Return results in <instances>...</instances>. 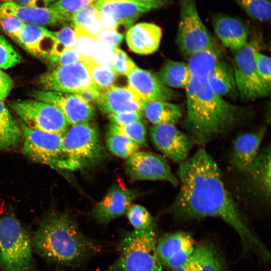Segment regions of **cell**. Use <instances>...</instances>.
<instances>
[{
	"instance_id": "obj_1",
	"label": "cell",
	"mask_w": 271,
	"mask_h": 271,
	"mask_svg": "<svg viewBox=\"0 0 271 271\" xmlns=\"http://www.w3.org/2000/svg\"><path fill=\"white\" fill-rule=\"evenodd\" d=\"M179 193L166 212L178 221L207 217L221 219L236 232L244 254L255 255L264 262L270 259L266 246L239 208L212 156L201 148L179 165Z\"/></svg>"
},
{
	"instance_id": "obj_2",
	"label": "cell",
	"mask_w": 271,
	"mask_h": 271,
	"mask_svg": "<svg viewBox=\"0 0 271 271\" xmlns=\"http://www.w3.org/2000/svg\"><path fill=\"white\" fill-rule=\"evenodd\" d=\"M185 89L187 112L183 125L197 144L204 145L215 140L243 120V108L216 94L207 78L191 76Z\"/></svg>"
},
{
	"instance_id": "obj_3",
	"label": "cell",
	"mask_w": 271,
	"mask_h": 271,
	"mask_svg": "<svg viewBox=\"0 0 271 271\" xmlns=\"http://www.w3.org/2000/svg\"><path fill=\"white\" fill-rule=\"evenodd\" d=\"M33 248L50 261L70 266L82 265L101 250L66 212H52L41 221L31 237Z\"/></svg>"
},
{
	"instance_id": "obj_4",
	"label": "cell",
	"mask_w": 271,
	"mask_h": 271,
	"mask_svg": "<svg viewBox=\"0 0 271 271\" xmlns=\"http://www.w3.org/2000/svg\"><path fill=\"white\" fill-rule=\"evenodd\" d=\"M156 223L142 230L124 231L117 245L118 257L104 271H162L156 253Z\"/></svg>"
},
{
	"instance_id": "obj_5",
	"label": "cell",
	"mask_w": 271,
	"mask_h": 271,
	"mask_svg": "<svg viewBox=\"0 0 271 271\" xmlns=\"http://www.w3.org/2000/svg\"><path fill=\"white\" fill-rule=\"evenodd\" d=\"M61 169L84 170L100 165L107 153L96 128L89 122L70 125L63 134Z\"/></svg>"
},
{
	"instance_id": "obj_6",
	"label": "cell",
	"mask_w": 271,
	"mask_h": 271,
	"mask_svg": "<svg viewBox=\"0 0 271 271\" xmlns=\"http://www.w3.org/2000/svg\"><path fill=\"white\" fill-rule=\"evenodd\" d=\"M31 237L14 215L0 218L1 267L3 271H32Z\"/></svg>"
},
{
	"instance_id": "obj_7",
	"label": "cell",
	"mask_w": 271,
	"mask_h": 271,
	"mask_svg": "<svg viewBox=\"0 0 271 271\" xmlns=\"http://www.w3.org/2000/svg\"><path fill=\"white\" fill-rule=\"evenodd\" d=\"M180 8L176 43L187 59L198 51L217 45L198 14L195 0H180Z\"/></svg>"
},
{
	"instance_id": "obj_8",
	"label": "cell",
	"mask_w": 271,
	"mask_h": 271,
	"mask_svg": "<svg viewBox=\"0 0 271 271\" xmlns=\"http://www.w3.org/2000/svg\"><path fill=\"white\" fill-rule=\"evenodd\" d=\"M258 40L254 38L235 51L233 69L238 94L245 100L268 96L270 85L260 77L255 64L254 54L259 50Z\"/></svg>"
},
{
	"instance_id": "obj_9",
	"label": "cell",
	"mask_w": 271,
	"mask_h": 271,
	"mask_svg": "<svg viewBox=\"0 0 271 271\" xmlns=\"http://www.w3.org/2000/svg\"><path fill=\"white\" fill-rule=\"evenodd\" d=\"M11 109L29 127L63 134L69 124L56 106L37 99L18 100L9 103Z\"/></svg>"
},
{
	"instance_id": "obj_10",
	"label": "cell",
	"mask_w": 271,
	"mask_h": 271,
	"mask_svg": "<svg viewBox=\"0 0 271 271\" xmlns=\"http://www.w3.org/2000/svg\"><path fill=\"white\" fill-rule=\"evenodd\" d=\"M23 153L31 160L61 169L63 134L34 129L23 122L20 125Z\"/></svg>"
},
{
	"instance_id": "obj_11",
	"label": "cell",
	"mask_w": 271,
	"mask_h": 271,
	"mask_svg": "<svg viewBox=\"0 0 271 271\" xmlns=\"http://www.w3.org/2000/svg\"><path fill=\"white\" fill-rule=\"evenodd\" d=\"M39 83L43 90L64 93L75 94L87 88L99 90L94 83L88 67L83 61L56 67L41 75Z\"/></svg>"
},
{
	"instance_id": "obj_12",
	"label": "cell",
	"mask_w": 271,
	"mask_h": 271,
	"mask_svg": "<svg viewBox=\"0 0 271 271\" xmlns=\"http://www.w3.org/2000/svg\"><path fill=\"white\" fill-rule=\"evenodd\" d=\"M124 170L133 181L158 180L167 182L174 186L179 184L167 161L159 154L139 151L127 159Z\"/></svg>"
},
{
	"instance_id": "obj_13",
	"label": "cell",
	"mask_w": 271,
	"mask_h": 271,
	"mask_svg": "<svg viewBox=\"0 0 271 271\" xmlns=\"http://www.w3.org/2000/svg\"><path fill=\"white\" fill-rule=\"evenodd\" d=\"M150 136L155 147L175 163L181 164L188 158L190 151L197 144L194 138L175 125H153Z\"/></svg>"
},
{
	"instance_id": "obj_14",
	"label": "cell",
	"mask_w": 271,
	"mask_h": 271,
	"mask_svg": "<svg viewBox=\"0 0 271 271\" xmlns=\"http://www.w3.org/2000/svg\"><path fill=\"white\" fill-rule=\"evenodd\" d=\"M104 29L116 30L122 25L130 28L144 13L157 9L134 0H96Z\"/></svg>"
},
{
	"instance_id": "obj_15",
	"label": "cell",
	"mask_w": 271,
	"mask_h": 271,
	"mask_svg": "<svg viewBox=\"0 0 271 271\" xmlns=\"http://www.w3.org/2000/svg\"><path fill=\"white\" fill-rule=\"evenodd\" d=\"M195 245L190 232L178 231L166 233L158 239L157 255L162 266L172 270L181 266L190 257Z\"/></svg>"
},
{
	"instance_id": "obj_16",
	"label": "cell",
	"mask_w": 271,
	"mask_h": 271,
	"mask_svg": "<svg viewBox=\"0 0 271 271\" xmlns=\"http://www.w3.org/2000/svg\"><path fill=\"white\" fill-rule=\"evenodd\" d=\"M31 95L57 107L69 125L89 122L95 114L93 106L75 94L42 90L34 91Z\"/></svg>"
},
{
	"instance_id": "obj_17",
	"label": "cell",
	"mask_w": 271,
	"mask_h": 271,
	"mask_svg": "<svg viewBox=\"0 0 271 271\" xmlns=\"http://www.w3.org/2000/svg\"><path fill=\"white\" fill-rule=\"evenodd\" d=\"M244 185L248 192L259 201L270 205V147L259 150L250 165L243 172Z\"/></svg>"
},
{
	"instance_id": "obj_18",
	"label": "cell",
	"mask_w": 271,
	"mask_h": 271,
	"mask_svg": "<svg viewBox=\"0 0 271 271\" xmlns=\"http://www.w3.org/2000/svg\"><path fill=\"white\" fill-rule=\"evenodd\" d=\"M138 196V192L134 189L113 184L103 198L93 207L91 215L99 223L106 225L126 213Z\"/></svg>"
},
{
	"instance_id": "obj_19",
	"label": "cell",
	"mask_w": 271,
	"mask_h": 271,
	"mask_svg": "<svg viewBox=\"0 0 271 271\" xmlns=\"http://www.w3.org/2000/svg\"><path fill=\"white\" fill-rule=\"evenodd\" d=\"M0 12L15 17L25 24L55 26L71 21L72 15L49 8H33L7 2L0 6Z\"/></svg>"
},
{
	"instance_id": "obj_20",
	"label": "cell",
	"mask_w": 271,
	"mask_h": 271,
	"mask_svg": "<svg viewBox=\"0 0 271 271\" xmlns=\"http://www.w3.org/2000/svg\"><path fill=\"white\" fill-rule=\"evenodd\" d=\"M128 86L144 101H168L176 96L170 88L164 85L158 76L138 67L127 75Z\"/></svg>"
},
{
	"instance_id": "obj_21",
	"label": "cell",
	"mask_w": 271,
	"mask_h": 271,
	"mask_svg": "<svg viewBox=\"0 0 271 271\" xmlns=\"http://www.w3.org/2000/svg\"><path fill=\"white\" fill-rule=\"evenodd\" d=\"M171 271H228L226 259L219 247L211 240L196 243L190 257Z\"/></svg>"
},
{
	"instance_id": "obj_22",
	"label": "cell",
	"mask_w": 271,
	"mask_h": 271,
	"mask_svg": "<svg viewBox=\"0 0 271 271\" xmlns=\"http://www.w3.org/2000/svg\"><path fill=\"white\" fill-rule=\"evenodd\" d=\"M265 132L266 127H262L257 130L243 133L236 137L230 159L231 167L236 172H243L254 161Z\"/></svg>"
},
{
	"instance_id": "obj_23",
	"label": "cell",
	"mask_w": 271,
	"mask_h": 271,
	"mask_svg": "<svg viewBox=\"0 0 271 271\" xmlns=\"http://www.w3.org/2000/svg\"><path fill=\"white\" fill-rule=\"evenodd\" d=\"M144 101L128 87L112 86L101 92L97 102L108 114L123 111H141Z\"/></svg>"
},
{
	"instance_id": "obj_24",
	"label": "cell",
	"mask_w": 271,
	"mask_h": 271,
	"mask_svg": "<svg viewBox=\"0 0 271 271\" xmlns=\"http://www.w3.org/2000/svg\"><path fill=\"white\" fill-rule=\"evenodd\" d=\"M215 32L222 44L230 50L236 51L247 42L248 26L238 19L224 15H217L212 19Z\"/></svg>"
},
{
	"instance_id": "obj_25",
	"label": "cell",
	"mask_w": 271,
	"mask_h": 271,
	"mask_svg": "<svg viewBox=\"0 0 271 271\" xmlns=\"http://www.w3.org/2000/svg\"><path fill=\"white\" fill-rule=\"evenodd\" d=\"M18 43L33 55L48 58L55 43L54 32L43 26L25 24Z\"/></svg>"
},
{
	"instance_id": "obj_26",
	"label": "cell",
	"mask_w": 271,
	"mask_h": 271,
	"mask_svg": "<svg viewBox=\"0 0 271 271\" xmlns=\"http://www.w3.org/2000/svg\"><path fill=\"white\" fill-rule=\"evenodd\" d=\"M162 35V30L158 26L152 23H141L129 28L126 40L132 52L149 54L158 49Z\"/></svg>"
},
{
	"instance_id": "obj_27",
	"label": "cell",
	"mask_w": 271,
	"mask_h": 271,
	"mask_svg": "<svg viewBox=\"0 0 271 271\" xmlns=\"http://www.w3.org/2000/svg\"><path fill=\"white\" fill-rule=\"evenodd\" d=\"M141 112L153 125H175L182 116L181 106L167 101H144Z\"/></svg>"
},
{
	"instance_id": "obj_28",
	"label": "cell",
	"mask_w": 271,
	"mask_h": 271,
	"mask_svg": "<svg viewBox=\"0 0 271 271\" xmlns=\"http://www.w3.org/2000/svg\"><path fill=\"white\" fill-rule=\"evenodd\" d=\"M207 82L211 89L221 96L238 94L232 66L224 61H219L209 73Z\"/></svg>"
},
{
	"instance_id": "obj_29",
	"label": "cell",
	"mask_w": 271,
	"mask_h": 271,
	"mask_svg": "<svg viewBox=\"0 0 271 271\" xmlns=\"http://www.w3.org/2000/svg\"><path fill=\"white\" fill-rule=\"evenodd\" d=\"M218 45L208 48L192 55L187 63L191 76L207 78L215 65L219 61L220 53Z\"/></svg>"
},
{
	"instance_id": "obj_30",
	"label": "cell",
	"mask_w": 271,
	"mask_h": 271,
	"mask_svg": "<svg viewBox=\"0 0 271 271\" xmlns=\"http://www.w3.org/2000/svg\"><path fill=\"white\" fill-rule=\"evenodd\" d=\"M158 77L169 88H185L190 81L191 74L187 63L170 60L162 66Z\"/></svg>"
},
{
	"instance_id": "obj_31",
	"label": "cell",
	"mask_w": 271,
	"mask_h": 271,
	"mask_svg": "<svg viewBox=\"0 0 271 271\" xmlns=\"http://www.w3.org/2000/svg\"><path fill=\"white\" fill-rule=\"evenodd\" d=\"M22 138L20 126L4 102L0 101V150L16 146Z\"/></svg>"
},
{
	"instance_id": "obj_32",
	"label": "cell",
	"mask_w": 271,
	"mask_h": 271,
	"mask_svg": "<svg viewBox=\"0 0 271 271\" xmlns=\"http://www.w3.org/2000/svg\"><path fill=\"white\" fill-rule=\"evenodd\" d=\"M71 22L74 27H82L96 38L104 30L100 14L95 3L74 13Z\"/></svg>"
},
{
	"instance_id": "obj_33",
	"label": "cell",
	"mask_w": 271,
	"mask_h": 271,
	"mask_svg": "<svg viewBox=\"0 0 271 271\" xmlns=\"http://www.w3.org/2000/svg\"><path fill=\"white\" fill-rule=\"evenodd\" d=\"M106 148L112 155L122 159H128L140 151V146L126 136L115 130L109 125Z\"/></svg>"
},
{
	"instance_id": "obj_34",
	"label": "cell",
	"mask_w": 271,
	"mask_h": 271,
	"mask_svg": "<svg viewBox=\"0 0 271 271\" xmlns=\"http://www.w3.org/2000/svg\"><path fill=\"white\" fill-rule=\"evenodd\" d=\"M84 62L88 67L94 83L100 91L105 90L113 86L117 74L111 68L101 66L97 63L94 59Z\"/></svg>"
},
{
	"instance_id": "obj_35",
	"label": "cell",
	"mask_w": 271,
	"mask_h": 271,
	"mask_svg": "<svg viewBox=\"0 0 271 271\" xmlns=\"http://www.w3.org/2000/svg\"><path fill=\"white\" fill-rule=\"evenodd\" d=\"M251 18L266 22L270 18V0H234Z\"/></svg>"
},
{
	"instance_id": "obj_36",
	"label": "cell",
	"mask_w": 271,
	"mask_h": 271,
	"mask_svg": "<svg viewBox=\"0 0 271 271\" xmlns=\"http://www.w3.org/2000/svg\"><path fill=\"white\" fill-rule=\"evenodd\" d=\"M74 31L75 36L74 47L79 52L82 61L94 59L93 55L97 43V38L81 27H74Z\"/></svg>"
},
{
	"instance_id": "obj_37",
	"label": "cell",
	"mask_w": 271,
	"mask_h": 271,
	"mask_svg": "<svg viewBox=\"0 0 271 271\" xmlns=\"http://www.w3.org/2000/svg\"><path fill=\"white\" fill-rule=\"evenodd\" d=\"M54 34L55 43L48 57L51 63L65 50L74 47L75 43L74 31L68 26L63 27L58 31L54 32Z\"/></svg>"
},
{
	"instance_id": "obj_38",
	"label": "cell",
	"mask_w": 271,
	"mask_h": 271,
	"mask_svg": "<svg viewBox=\"0 0 271 271\" xmlns=\"http://www.w3.org/2000/svg\"><path fill=\"white\" fill-rule=\"evenodd\" d=\"M126 216L134 230L146 229L156 223L155 219L144 206L131 205L126 212Z\"/></svg>"
},
{
	"instance_id": "obj_39",
	"label": "cell",
	"mask_w": 271,
	"mask_h": 271,
	"mask_svg": "<svg viewBox=\"0 0 271 271\" xmlns=\"http://www.w3.org/2000/svg\"><path fill=\"white\" fill-rule=\"evenodd\" d=\"M110 124L115 130L126 136L140 147H148L146 127L141 121L124 125H117L113 123Z\"/></svg>"
},
{
	"instance_id": "obj_40",
	"label": "cell",
	"mask_w": 271,
	"mask_h": 271,
	"mask_svg": "<svg viewBox=\"0 0 271 271\" xmlns=\"http://www.w3.org/2000/svg\"><path fill=\"white\" fill-rule=\"evenodd\" d=\"M21 61V57L13 46L0 33V69L13 67Z\"/></svg>"
},
{
	"instance_id": "obj_41",
	"label": "cell",
	"mask_w": 271,
	"mask_h": 271,
	"mask_svg": "<svg viewBox=\"0 0 271 271\" xmlns=\"http://www.w3.org/2000/svg\"><path fill=\"white\" fill-rule=\"evenodd\" d=\"M137 66L122 50L116 48L113 50L112 69L116 74L127 76Z\"/></svg>"
},
{
	"instance_id": "obj_42",
	"label": "cell",
	"mask_w": 271,
	"mask_h": 271,
	"mask_svg": "<svg viewBox=\"0 0 271 271\" xmlns=\"http://www.w3.org/2000/svg\"><path fill=\"white\" fill-rule=\"evenodd\" d=\"M25 24L15 17L0 12V29L17 42L21 30Z\"/></svg>"
},
{
	"instance_id": "obj_43",
	"label": "cell",
	"mask_w": 271,
	"mask_h": 271,
	"mask_svg": "<svg viewBox=\"0 0 271 271\" xmlns=\"http://www.w3.org/2000/svg\"><path fill=\"white\" fill-rule=\"evenodd\" d=\"M96 0H57L48 8L72 15Z\"/></svg>"
},
{
	"instance_id": "obj_44",
	"label": "cell",
	"mask_w": 271,
	"mask_h": 271,
	"mask_svg": "<svg viewBox=\"0 0 271 271\" xmlns=\"http://www.w3.org/2000/svg\"><path fill=\"white\" fill-rule=\"evenodd\" d=\"M254 59L260 77L270 85V58L257 50L254 54Z\"/></svg>"
},
{
	"instance_id": "obj_45",
	"label": "cell",
	"mask_w": 271,
	"mask_h": 271,
	"mask_svg": "<svg viewBox=\"0 0 271 271\" xmlns=\"http://www.w3.org/2000/svg\"><path fill=\"white\" fill-rule=\"evenodd\" d=\"M113 50L114 49L108 46L97 43L94 52L93 58L100 65L111 68L113 56Z\"/></svg>"
},
{
	"instance_id": "obj_46",
	"label": "cell",
	"mask_w": 271,
	"mask_h": 271,
	"mask_svg": "<svg viewBox=\"0 0 271 271\" xmlns=\"http://www.w3.org/2000/svg\"><path fill=\"white\" fill-rule=\"evenodd\" d=\"M141 111H123L113 113L108 115V118L112 123L117 125H124L136 121H141Z\"/></svg>"
},
{
	"instance_id": "obj_47",
	"label": "cell",
	"mask_w": 271,
	"mask_h": 271,
	"mask_svg": "<svg viewBox=\"0 0 271 271\" xmlns=\"http://www.w3.org/2000/svg\"><path fill=\"white\" fill-rule=\"evenodd\" d=\"M123 35L116 30L104 29L98 36L97 43L108 46L114 49L121 43Z\"/></svg>"
},
{
	"instance_id": "obj_48",
	"label": "cell",
	"mask_w": 271,
	"mask_h": 271,
	"mask_svg": "<svg viewBox=\"0 0 271 271\" xmlns=\"http://www.w3.org/2000/svg\"><path fill=\"white\" fill-rule=\"evenodd\" d=\"M80 61H82V58L79 52L75 47H72L65 50L52 63L58 67L71 65Z\"/></svg>"
},
{
	"instance_id": "obj_49",
	"label": "cell",
	"mask_w": 271,
	"mask_h": 271,
	"mask_svg": "<svg viewBox=\"0 0 271 271\" xmlns=\"http://www.w3.org/2000/svg\"><path fill=\"white\" fill-rule=\"evenodd\" d=\"M14 82L11 77L0 69V101H4L11 91Z\"/></svg>"
},
{
	"instance_id": "obj_50",
	"label": "cell",
	"mask_w": 271,
	"mask_h": 271,
	"mask_svg": "<svg viewBox=\"0 0 271 271\" xmlns=\"http://www.w3.org/2000/svg\"><path fill=\"white\" fill-rule=\"evenodd\" d=\"M101 92L96 89L87 88L81 90L75 94L79 96L85 102L91 104L92 102H97Z\"/></svg>"
},
{
	"instance_id": "obj_51",
	"label": "cell",
	"mask_w": 271,
	"mask_h": 271,
	"mask_svg": "<svg viewBox=\"0 0 271 271\" xmlns=\"http://www.w3.org/2000/svg\"><path fill=\"white\" fill-rule=\"evenodd\" d=\"M57 0H14L16 3L33 8H48Z\"/></svg>"
},
{
	"instance_id": "obj_52",
	"label": "cell",
	"mask_w": 271,
	"mask_h": 271,
	"mask_svg": "<svg viewBox=\"0 0 271 271\" xmlns=\"http://www.w3.org/2000/svg\"><path fill=\"white\" fill-rule=\"evenodd\" d=\"M138 2L147 4L149 5H152L157 8L162 6L165 2H166L167 0H134Z\"/></svg>"
},
{
	"instance_id": "obj_53",
	"label": "cell",
	"mask_w": 271,
	"mask_h": 271,
	"mask_svg": "<svg viewBox=\"0 0 271 271\" xmlns=\"http://www.w3.org/2000/svg\"><path fill=\"white\" fill-rule=\"evenodd\" d=\"M2 1L7 2H12V1H14V0H2Z\"/></svg>"
},
{
	"instance_id": "obj_54",
	"label": "cell",
	"mask_w": 271,
	"mask_h": 271,
	"mask_svg": "<svg viewBox=\"0 0 271 271\" xmlns=\"http://www.w3.org/2000/svg\"><path fill=\"white\" fill-rule=\"evenodd\" d=\"M0 267H1V256H0Z\"/></svg>"
}]
</instances>
